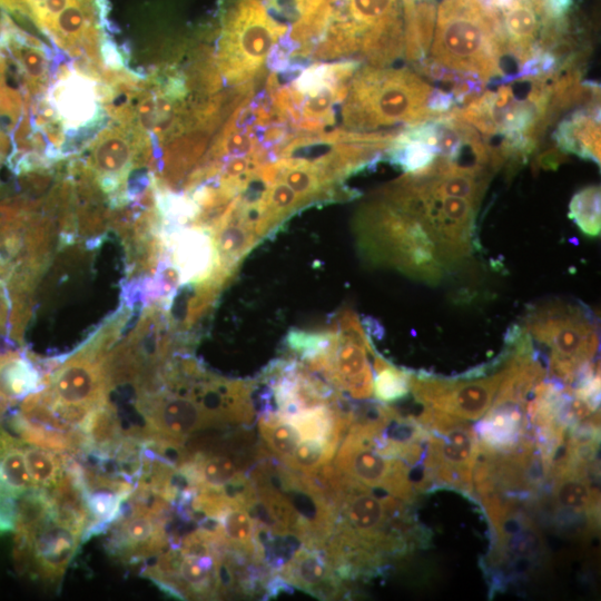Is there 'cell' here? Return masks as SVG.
<instances>
[{"instance_id": "6da1fadb", "label": "cell", "mask_w": 601, "mask_h": 601, "mask_svg": "<svg viewBox=\"0 0 601 601\" xmlns=\"http://www.w3.org/2000/svg\"><path fill=\"white\" fill-rule=\"evenodd\" d=\"M505 55L502 26L481 0H443L431 48L433 62L485 82L502 76Z\"/></svg>"}, {"instance_id": "7a4b0ae2", "label": "cell", "mask_w": 601, "mask_h": 601, "mask_svg": "<svg viewBox=\"0 0 601 601\" xmlns=\"http://www.w3.org/2000/svg\"><path fill=\"white\" fill-rule=\"evenodd\" d=\"M408 69L366 66L355 71L344 99V125L355 131L435 118L427 108L433 91Z\"/></svg>"}, {"instance_id": "3957f363", "label": "cell", "mask_w": 601, "mask_h": 601, "mask_svg": "<svg viewBox=\"0 0 601 601\" xmlns=\"http://www.w3.org/2000/svg\"><path fill=\"white\" fill-rule=\"evenodd\" d=\"M357 233L361 248L376 264L395 267L425 283H437L445 272L422 223L384 198L364 206Z\"/></svg>"}, {"instance_id": "277c9868", "label": "cell", "mask_w": 601, "mask_h": 601, "mask_svg": "<svg viewBox=\"0 0 601 601\" xmlns=\"http://www.w3.org/2000/svg\"><path fill=\"white\" fill-rule=\"evenodd\" d=\"M21 19L30 20L59 49L99 72L111 45L106 39L107 0H20Z\"/></svg>"}, {"instance_id": "5b68a950", "label": "cell", "mask_w": 601, "mask_h": 601, "mask_svg": "<svg viewBox=\"0 0 601 601\" xmlns=\"http://www.w3.org/2000/svg\"><path fill=\"white\" fill-rule=\"evenodd\" d=\"M286 30L267 14L260 0L231 3L223 18L215 59L221 78L234 86L252 81Z\"/></svg>"}, {"instance_id": "8992f818", "label": "cell", "mask_w": 601, "mask_h": 601, "mask_svg": "<svg viewBox=\"0 0 601 601\" xmlns=\"http://www.w3.org/2000/svg\"><path fill=\"white\" fill-rule=\"evenodd\" d=\"M525 329L551 348L550 371L564 382L587 370L598 348L597 325L589 312L569 303L535 307L525 318Z\"/></svg>"}, {"instance_id": "52a82bcc", "label": "cell", "mask_w": 601, "mask_h": 601, "mask_svg": "<svg viewBox=\"0 0 601 601\" xmlns=\"http://www.w3.org/2000/svg\"><path fill=\"white\" fill-rule=\"evenodd\" d=\"M427 432V472L437 481L470 490L481 444L464 420L425 408L417 418Z\"/></svg>"}, {"instance_id": "ba28073f", "label": "cell", "mask_w": 601, "mask_h": 601, "mask_svg": "<svg viewBox=\"0 0 601 601\" xmlns=\"http://www.w3.org/2000/svg\"><path fill=\"white\" fill-rule=\"evenodd\" d=\"M150 138L132 122L100 130L91 141L87 165L95 180L114 206L129 200L128 177L138 164H147L151 155Z\"/></svg>"}, {"instance_id": "9c48e42d", "label": "cell", "mask_w": 601, "mask_h": 601, "mask_svg": "<svg viewBox=\"0 0 601 601\" xmlns=\"http://www.w3.org/2000/svg\"><path fill=\"white\" fill-rule=\"evenodd\" d=\"M336 452L334 465L353 482L403 501L414 497L410 465L377 451L366 435L347 428Z\"/></svg>"}, {"instance_id": "30bf717a", "label": "cell", "mask_w": 601, "mask_h": 601, "mask_svg": "<svg viewBox=\"0 0 601 601\" xmlns=\"http://www.w3.org/2000/svg\"><path fill=\"white\" fill-rule=\"evenodd\" d=\"M83 541V532L51 515L28 535H14L13 559L19 571L58 581Z\"/></svg>"}, {"instance_id": "8fae6325", "label": "cell", "mask_w": 601, "mask_h": 601, "mask_svg": "<svg viewBox=\"0 0 601 601\" xmlns=\"http://www.w3.org/2000/svg\"><path fill=\"white\" fill-rule=\"evenodd\" d=\"M506 374L499 373L472 381H450L410 375V390L426 408L461 420H477L492 406Z\"/></svg>"}, {"instance_id": "7c38bea8", "label": "cell", "mask_w": 601, "mask_h": 601, "mask_svg": "<svg viewBox=\"0 0 601 601\" xmlns=\"http://www.w3.org/2000/svg\"><path fill=\"white\" fill-rule=\"evenodd\" d=\"M165 514L150 512L135 503L117 524L110 539L111 551L124 560L151 558L169 545Z\"/></svg>"}, {"instance_id": "4fadbf2b", "label": "cell", "mask_w": 601, "mask_h": 601, "mask_svg": "<svg viewBox=\"0 0 601 601\" xmlns=\"http://www.w3.org/2000/svg\"><path fill=\"white\" fill-rule=\"evenodd\" d=\"M170 249L179 283L209 282L217 267L211 233L203 227L171 230L164 242Z\"/></svg>"}, {"instance_id": "5bb4252c", "label": "cell", "mask_w": 601, "mask_h": 601, "mask_svg": "<svg viewBox=\"0 0 601 601\" xmlns=\"http://www.w3.org/2000/svg\"><path fill=\"white\" fill-rule=\"evenodd\" d=\"M278 575L289 585L322 599H336L343 587L327 556L321 549L300 546Z\"/></svg>"}, {"instance_id": "9a60e30c", "label": "cell", "mask_w": 601, "mask_h": 601, "mask_svg": "<svg viewBox=\"0 0 601 601\" xmlns=\"http://www.w3.org/2000/svg\"><path fill=\"white\" fill-rule=\"evenodd\" d=\"M558 148L600 162L599 105L587 106L562 120L554 132Z\"/></svg>"}, {"instance_id": "2e32d148", "label": "cell", "mask_w": 601, "mask_h": 601, "mask_svg": "<svg viewBox=\"0 0 601 601\" xmlns=\"http://www.w3.org/2000/svg\"><path fill=\"white\" fill-rule=\"evenodd\" d=\"M584 464L578 457L566 456L555 470L553 499L562 511L588 513L597 506V492L588 479Z\"/></svg>"}, {"instance_id": "e0dca14e", "label": "cell", "mask_w": 601, "mask_h": 601, "mask_svg": "<svg viewBox=\"0 0 601 601\" xmlns=\"http://www.w3.org/2000/svg\"><path fill=\"white\" fill-rule=\"evenodd\" d=\"M42 383L31 361L17 352L0 354V395L14 404Z\"/></svg>"}, {"instance_id": "ac0fdd59", "label": "cell", "mask_w": 601, "mask_h": 601, "mask_svg": "<svg viewBox=\"0 0 601 601\" xmlns=\"http://www.w3.org/2000/svg\"><path fill=\"white\" fill-rule=\"evenodd\" d=\"M220 536L225 549L256 556V522L242 505L230 504L218 519Z\"/></svg>"}, {"instance_id": "d6986e66", "label": "cell", "mask_w": 601, "mask_h": 601, "mask_svg": "<svg viewBox=\"0 0 601 601\" xmlns=\"http://www.w3.org/2000/svg\"><path fill=\"white\" fill-rule=\"evenodd\" d=\"M258 431L265 445L280 463L294 453L300 441L297 430L275 411L262 413Z\"/></svg>"}, {"instance_id": "ffe728a7", "label": "cell", "mask_w": 601, "mask_h": 601, "mask_svg": "<svg viewBox=\"0 0 601 601\" xmlns=\"http://www.w3.org/2000/svg\"><path fill=\"white\" fill-rule=\"evenodd\" d=\"M22 450L35 489L51 490L65 472V456L37 445L24 444V442Z\"/></svg>"}, {"instance_id": "44dd1931", "label": "cell", "mask_w": 601, "mask_h": 601, "mask_svg": "<svg viewBox=\"0 0 601 601\" xmlns=\"http://www.w3.org/2000/svg\"><path fill=\"white\" fill-rule=\"evenodd\" d=\"M339 442L302 439L294 453L282 462L289 470L312 475L334 457Z\"/></svg>"}, {"instance_id": "7402d4cb", "label": "cell", "mask_w": 601, "mask_h": 601, "mask_svg": "<svg viewBox=\"0 0 601 601\" xmlns=\"http://www.w3.org/2000/svg\"><path fill=\"white\" fill-rule=\"evenodd\" d=\"M347 10L361 40L366 31L398 13L397 0H347Z\"/></svg>"}, {"instance_id": "603a6c76", "label": "cell", "mask_w": 601, "mask_h": 601, "mask_svg": "<svg viewBox=\"0 0 601 601\" xmlns=\"http://www.w3.org/2000/svg\"><path fill=\"white\" fill-rule=\"evenodd\" d=\"M569 217L588 236L600 234V187L589 186L578 191L569 204Z\"/></svg>"}, {"instance_id": "cb8c5ba5", "label": "cell", "mask_w": 601, "mask_h": 601, "mask_svg": "<svg viewBox=\"0 0 601 601\" xmlns=\"http://www.w3.org/2000/svg\"><path fill=\"white\" fill-rule=\"evenodd\" d=\"M375 378L373 391L382 402H394L403 398L410 392V374L391 365L383 357L375 355Z\"/></svg>"}, {"instance_id": "d4e9b609", "label": "cell", "mask_w": 601, "mask_h": 601, "mask_svg": "<svg viewBox=\"0 0 601 601\" xmlns=\"http://www.w3.org/2000/svg\"><path fill=\"white\" fill-rule=\"evenodd\" d=\"M267 14L278 24L296 23L307 11L308 0H264Z\"/></svg>"}, {"instance_id": "484cf974", "label": "cell", "mask_w": 601, "mask_h": 601, "mask_svg": "<svg viewBox=\"0 0 601 601\" xmlns=\"http://www.w3.org/2000/svg\"><path fill=\"white\" fill-rule=\"evenodd\" d=\"M0 9L6 14L14 16L18 19L21 17L20 0H0Z\"/></svg>"}, {"instance_id": "4316f807", "label": "cell", "mask_w": 601, "mask_h": 601, "mask_svg": "<svg viewBox=\"0 0 601 601\" xmlns=\"http://www.w3.org/2000/svg\"><path fill=\"white\" fill-rule=\"evenodd\" d=\"M324 1H327V0H308V4L309 6H316V4H319V3L324 2Z\"/></svg>"}]
</instances>
